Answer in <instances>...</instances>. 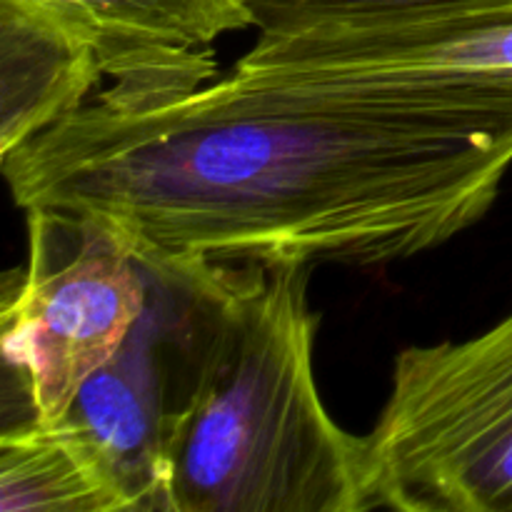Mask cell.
<instances>
[{"mask_svg":"<svg viewBox=\"0 0 512 512\" xmlns=\"http://www.w3.org/2000/svg\"><path fill=\"white\" fill-rule=\"evenodd\" d=\"M0 160L18 208L100 225L158 278L378 268L488 215L512 165V115L228 73L155 98L95 90Z\"/></svg>","mask_w":512,"mask_h":512,"instance_id":"cell-1","label":"cell"},{"mask_svg":"<svg viewBox=\"0 0 512 512\" xmlns=\"http://www.w3.org/2000/svg\"><path fill=\"white\" fill-rule=\"evenodd\" d=\"M185 285L163 512H368L365 438L335 423L315 380L310 265Z\"/></svg>","mask_w":512,"mask_h":512,"instance_id":"cell-2","label":"cell"},{"mask_svg":"<svg viewBox=\"0 0 512 512\" xmlns=\"http://www.w3.org/2000/svg\"><path fill=\"white\" fill-rule=\"evenodd\" d=\"M363 438L370 510L512 512V313L400 350Z\"/></svg>","mask_w":512,"mask_h":512,"instance_id":"cell-3","label":"cell"},{"mask_svg":"<svg viewBox=\"0 0 512 512\" xmlns=\"http://www.w3.org/2000/svg\"><path fill=\"white\" fill-rule=\"evenodd\" d=\"M25 220L28 265L3 283V355L28 418L55 423L140 325L150 275L90 220L53 210Z\"/></svg>","mask_w":512,"mask_h":512,"instance_id":"cell-4","label":"cell"},{"mask_svg":"<svg viewBox=\"0 0 512 512\" xmlns=\"http://www.w3.org/2000/svg\"><path fill=\"white\" fill-rule=\"evenodd\" d=\"M230 75L390 90L470 113L512 115V8L398 28L260 35Z\"/></svg>","mask_w":512,"mask_h":512,"instance_id":"cell-5","label":"cell"},{"mask_svg":"<svg viewBox=\"0 0 512 512\" xmlns=\"http://www.w3.org/2000/svg\"><path fill=\"white\" fill-rule=\"evenodd\" d=\"M73 35L120 98L185 93L215 80L213 43L253 28L245 0H13Z\"/></svg>","mask_w":512,"mask_h":512,"instance_id":"cell-6","label":"cell"},{"mask_svg":"<svg viewBox=\"0 0 512 512\" xmlns=\"http://www.w3.org/2000/svg\"><path fill=\"white\" fill-rule=\"evenodd\" d=\"M148 330L143 315L128 343L90 375L63 415L103 455L128 512H163L165 418L183 350L185 315L163 325V333L155 315V333Z\"/></svg>","mask_w":512,"mask_h":512,"instance_id":"cell-7","label":"cell"},{"mask_svg":"<svg viewBox=\"0 0 512 512\" xmlns=\"http://www.w3.org/2000/svg\"><path fill=\"white\" fill-rule=\"evenodd\" d=\"M100 85L93 50L43 15L0 0V155L68 118Z\"/></svg>","mask_w":512,"mask_h":512,"instance_id":"cell-8","label":"cell"},{"mask_svg":"<svg viewBox=\"0 0 512 512\" xmlns=\"http://www.w3.org/2000/svg\"><path fill=\"white\" fill-rule=\"evenodd\" d=\"M0 512H128V503L68 418H28L0 435Z\"/></svg>","mask_w":512,"mask_h":512,"instance_id":"cell-9","label":"cell"},{"mask_svg":"<svg viewBox=\"0 0 512 512\" xmlns=\"http://www.w3.org/2000/svg\"><path fill=\"white\" fill-rule=\"evenodd\" d=\"M260 35L398 28L512 8V0H245Z\"/></svg>","mask_w":512,"mask_h":512,"instance_id":"cell-10","label":"cell"}]
</instances>
